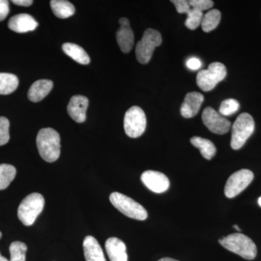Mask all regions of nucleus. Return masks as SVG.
Instances as JSON below:
<instances>
[{"instance_id":"1","label":"nucleus","mask_w":261,"mask_h":261,"mask_svg":"<svg viewBox=\"0 0 261 261\" xmlns=\"http://www.w3.org/2000/svg\"><path fill=\"white\" fill-rule=\"evenodd\" d=\"M39 153L43 160L53 163L59 159L61 154V137L57 130L51 128H42L37 137Z\"/></svg>"},{"instance_id":"2","label":"nucleus","mask_w":261,"mask_h":261,"mask_svg":"<svg viewBox=\"0 0 261 261\" xmlns=\"http://www.w3.org/2000/svg\"><path fill=\"white\" fill-rule=\"evenodd\" d=\"M219 243L226 250L246 260H253L257 255V247L251 239L240 233H232L219 240Z\"/></svg>"},{"instance_id":"3","label":"nucleus","mask_w":261,"mask_h":261,"mask_svg":"<svg viewBox=\"0 0 261 261\" xmlns=\"http://www.w3.org/2000/svg\"><path fill=\"white\" fill-rule=\"evenodd\" d=\"M44 197L39 193L27 195L20 202L18 209V219L25 226H32L44 209Z\"/></svg>"},{"instance_id":"4","label":"nucleus","mask_w":261,"mask_h":261,"mask_svg":"<svg viewBox=\"0 0 261 261\" xmlns=\"http://www.w3.org/2000/svg\"><path fill=\"white\" fill-rule=\"evenodd\" d=\"M255 130V121L251 115L243 113L234 121L231 130V148L238 150L243 147Z\"/></svg>"},{"instance_id":"5","label":"nucleus","mask_w":261,"mask_h":261,"mask_svg":"<svg viewBox=\"0 0 261 261\" xmlns=\"http://www.w3.org/2000/svg\"><path fill=\"white\" fill-rule=\"evenodd\" d=\"M110 201L120 212L130 219L144 221L148 216L143 206L128 196L119 192H113L110 195Z\"/></svg>"},{"instance_id":"6","label":"nucleus","mask_w":261,"mask_h":261,"mask_svg":"<svg viewBox=\"0 0 261 261\" xmlns=\"http://www.w3.org/2000/svg\"><path fill=\"white\" fill-rule=\"evenodd\" d=\"M161 43L162 37L159 32L154 29H147L136 47L137 61L142 64L148 63L152 58L154 49L161 45Z\"/></svg>"},{"instance_id":"7","label":"nucleus","mask_w":261,"mask_h":261,"mask_svg":"<svg viewBox=\"0 0 261 261\" xmlns=\"http://www.w3.org/2000/svg\"><path fill=\"white\" fill-rule=\"evenodd\" d=\"M227 71L223 63L215 62L209 65L206 70H200L197 75V84L202 90L209 92L219 82L226 78Z\"/></svg>"},{"instance_id":"8","label":"nucleus","mask_w":261,"mask_h":261,"mask_svg":"<svg viewBox=\"0 0 261 261\" xmlns=\"http://www.w3.org/2000/svg\"><path fill=\"white\" fill-rule=\"evenodd\" d=\"M123 126L126 135L130 138H137L143 135L147 126V118L143 110L138 106L130 108L125 114Z\"/></svg>"},{"instance_id":"9","label":"nucleus","mask_w":261,"mask_h":261,"mask_svg":"<svg viewBox=\"0 0 261 261\" xmlns=\"http://www.w3.org/2000/svg\"><path fill=\"white\" fill-rule=\"evenodd\" d=\"M253 178V173L250 170L242 169L233 173L225 185V195L228 198H233L240 195L250 185Z\"/></svg>"},{"instance_id":"10","label":"nucleus","mask_w":261,"mask_h":261,"mask_svg":"<svg viewBox=\"0 0 261 261\" xmlns=\"http://www.w3.org/2000/svg\"><path fill=\"white\" fill-rule=\"evenodd\" d=\"M202 119L205 126L216 135H224L231 128V122L211 107L206 108L204 110Z\"/></svg>"},{"instance_id":"11","label":"nucleus","mask_w":261,"mask_h":261,"mask_svg":"<svg viewBox=\"0 0 261 261\" xmlns=\"http://www.w3.org/2000/svg\"><path fill=\"white\" fill-rule=\"evenodd\" d=\"M141 180L150 191L154 193H163L167 191L170 187L167 176L159 171H146L141 176Z\"/></svg>"},{"instance_id":"12","label":"nucleus","mask_w":261,"mask_h":261,"mask_svg":"<svg viewBox=\"0 0 261 261\" xmlns=\"http://www.w3.org/2000/svg\"><path fill=\"white\" fill-rule=\"evenodd\" d=\"M88 106V98L82 95H75L70 99L67 109L68 114L73 121L77 123H84L87 118Z\"/></svg>"},{"instance_id":"13","label":"nucleus","mask_w":261,"mask_h":261,"mask_svg":"<svg viewBox=\"0 0 261 261\" xmlns=\"http://www.w3.org/2000/svg\"><path fill=\"white\" fill-rule=\"evenodd\" d=\"M203 101V95L200 92H192L187 94L181 105V116L185 118L195 116L200 111Z\"/></svg>"},{"instance_id":"14","label":"nucleus","mask_w":261,"mask_h":261,"mask_svg":"<svg viewBox=\"0 0 261 261\" xmlns=\"http://www.w3.org/2000/svg\"><path fill=\"white\" fill-rule=\"evenodd\" d=\"M38 25L37 20L27 13L15 15L8 22L10 30L17 33L32 32L37 28Z\"/></svg>"},{"instance_id":"15","label":"nucleus","mask_w":261,"mask_h":261,"mask_svg":"<svg viewBox=\"0 0 261 261\" xmlns=\"http://www.w3.org/2000/svg\"><path fill=\"white\" fill-rule=\"evenodd\" d=\"M106 250L110 260L128 261L126 245L119 239H108L106 243Z\"/></svg>"},{"instance_id":"16","label":"nucleus","mask_w":261,"mask_h":261,"mask_svg":"<svg viewBox=\"0 0 261 261\" xmlns=\"http://www.w3.org/2000/svg\"><path fill=\"white\" fill-rule=\"evenodd\" d=\"M86 261H106L100 245L92 236H87L83 242Z\"/></svg>"},{"instance_id":"17","label":"nucleus","mask_w":261,"mask_h":261,"mask_svg":"<svg viewBox=\"0 0 261 261\" xmlns=\"http://www.w3.org/2000/svg\"><path fill=\"white\" fill-rule=\"evenodd\" d=\"M53 88V82L50 80H38L31 86L28 92V97L32 102L42 101Z\"/></svg>"},{"instance_id":"18","label":"nucleus","mask_w":261,"mask_h":261,"mask_svg":"<svg viewBox=\"0 0 261 261\" xmlns=\"http://www.w3.org/2000/svg\"><path fill=\"white\" fill-rule=\"evenodd\" d=\"M116 39L121 50L124 53H129L132 50L135 42V36L130 24L121 25L117 31Z\"/></svg>"},{"instance_id":"19","label":"nucleus","mask_w":261,"mask_h":261,"mask_svg":"<svg viewBox=\"0 0 261 261\" xmlns=\"http://www.w3.org/2000/svg\"><path fill=\"white\" fill-rule=\"evenodd\" d=\"M63 50L67 56L70 57L73 61L82 65H88L90 58L83 48L73 43H65Z\"/></svg>"},{"instance_id":"20","label":"nucleus","mask_w":261,"mask_h":261,"mask_svg":"<svg viewBox=\"0 0 261 261\" xmlns=\"http://www.w3.org/2000/svg\"><path fill=\"white\" fill-rule=\"evenodd\" d=\"M190 142L192 145L199 149L204 159L211 160L216 154V146L211 141L200 137H193Z\"/></svg>"},{"instance_id":"21","label":"nucleus","mask_w":261,"mask_h":261,"mask_svg":"<svg viewBox=\"0 0 261 261\" xmlns=\"http://www.w3.org/2000/svg\"><path fill=\"white\" fill-rule=\"evenodd\" d=\"M50 6L53 13L58 18L65 19L69 18L75 13V7L65 0H53Z\"/></svg>"},{"instance_id":"22","label":"nucleus","mask_w":261,"mask_h":261,"mask_svg":"<svg viewBox=\"0 0 261 261\" xmlns=\"http://www.w3.org/2000/svg\"><path fill=\"white\" fill-rule=\"evenodd\" d=\"M18 79L12 73H0V94L13 93L18 87Z\"/></svg>"},{"instance_id":"23","label":"nucleus","mask_w":261,"mask_h":261,"mask_svg":"<svg viewBox=\"0 0 261 261\" xmlns=\"http://www.w3.org/2000/svg\"><path fill=\"white\" fill-rule=\"evenodd\" d=\"M221 14L219 10L214 9L209 10L203 15L201 27L203 32L208 33L217 28L221 21Z\"/></svg>"},{"instance_id":"24","label":"nucleus","mask_w":261,"mask_h":261,"mask_svg":"<svg viewBox=\"0 0 261 261\" xmlns=\"http://www.w3.org/2000/svg\"><path fill=\"white\" fill-rule=\"evenodd\" d=\"M16 175L14 166L9 164H0V190H5L13 181Z\"/></svg>"},{"instance_id":"25","label":"nucleus","mask_w":261,"mask_h":261,"mask_svg":"<svg viewBox=\"0 0 261 261\" xmlns=\"http://www.w3.org/2000/svg\"><path fill=\"white\" fill-rule=\"evenodd\" d=\"M27 245L21 242H13L10 246V261H25Z\"/></svg>"},{"instance_id":"26","label":"nucleus","mask_w":261,"mask_h":261,"mask_svg":"<svg viewBox=\"0 0 261 261\" xmlns=\"http://www.w3.org/2000/svg\"><path fill=\"white\" fill-rule=\"evenodd\" d=\"M202 18H203V13L200 10L191 8V10L187 13V18L185 21V25L187 28L190 30H195L198 28L202 23Z\"/></svg>"},{"instance_id":"27","label":"nucleus","mask_w":261,"mask_h":261,"mask_svg":"<svg viewBox=\"0 0 261 261\" xmlns=\"http://www.w3.org/2000/svg\"><path fill=\"white\" fill-rule=\"evenodd\" d=\"M240 109V103L234 99H227L223 101L219 108V113L223 116L234 114Z\"/></svg>"},{"instance_id":"28","label":"nucleus","mask_w":261,"mask_h":261,"mask_svg":"<svg viewBox=\"0 0 261 261\" xmlns=\"http://www.w3.org/2000/svg\"><path fill=\"white\" fill-rule=\"evenodd\" d=\"M10 122L5 117H0V146L6 145L10 140Z\"/></svg>"},{"instance_id":"29","label":"nucleus","mask_w":261,"mask_h":261,"mask_svg":"<svg viewBox=\"0 0 261 261\" xmlns=\"http://www.w3.org/2000/svg\"><path fill=\"white\" fill-rule=\"evenodd\" d=\"M189 3L192 8L200 10L201 12L211 9L214 7V2L211 0H191L189 1Z\"/></svg>"},{"instance_id":"30","label":"nucleus","mask_w":261,"mask_h":261,"mask_svg":"<svg viewBox=\"0 0 261 261\" xmlns=\"http://www.w3.org/2000/svg\"><path fill=\"white\" fill-rule=\"evenodd\" d=\"M171 3L176 7L178 13L181 14H187L192 8L189 1L186 0H172Z\"/></svg>"},{"instance_id":"31","label":"nucleus","mask_w":261,"mask_h":261,"mask_svg":"<svg viewBox=\"0 0 261 261\" xmlns=\"http://www.w3.org/2000/svg\"><path fill=\"white\" fill-rule=\"evenodd\" d=\"M9 13V2L7 0H0V21L4 20Z\"/></svg>"},{"instance_id":"32","label":"nucleus","mask_w":261,"mask_h":261,"mask_svg":"<svg viewBox=\"0 0 261 261\" xmlns=\"http://www.w3.org/2000/svg\"><path fill=\"white\" fill-rule=\"evenodd\" d=\"M202 63L198 58H191L187 61V68L190 69L196 70L200 68Z\"/></svg>"},{"instance_id":"33","label":"nucleus","mask_w":261,"mask_h":261,"mask_svg":"<svg viewBox=\"0 0 261 261\" xmlns=\"http://www.w3.org/2000/svg\"><path fill=\"white\" fill-rule=\"evenodd\" d=\"M12 3L19 6L29 7L32 5V0H13Z\"/></svg>"},{"instance_id":"34","label":"nucleus","mask_w":261,"mask_h":261,"mask_svg":"<svg viewBox=\"0 0 261 261\" xmlns=\"http://www.w3.org/2000/svg\"><path fill=\"white\" fill-rule=\"evenodd\" d=\"M159 261H178L175 260V259L170 258V257H163V258L160 259Z\"/></svg>"},{"instance_id":"35","label":"nucleus","mask_w":261,"mask_h":261,"mask_svg":"<svg viewBox=\"0 0 261 261\" xmlns=\"http://www.w3.org/2000/svg\"><path fill=\"white\" fill-rule=\"evenodd\" d=\"M0 261H10L6 258V257L2 256L1 253H0Z\"/></svg>"},{"instance_id":"36","label":"nucleus","mask_w":261,"mask_h":261,"mask_svg":"<svg viewBox=\"0 0 261 261\" xmlns=\"http://www.w3.org/2000/svg\"><path fill=\"white\" fill-rule=\"evenodd\" d=\"M233 228H236V229L238 230V231H241V230H240V227H239L238 226H237V225H234V226H233Z\"/></svg>"},{"instance_id":"37","label":"nucleus","mask_w":261,"mask_h":261,"mask_svg":"<svg viewBox=\"0 0 261 261\" xmlns=\"http://www.w3.org/2000/svg\"><path fill=\"white\" fill-rule=\"evenodd\" d=\"M258 204H259V205H260V207H261V197H259V199H258Z\"/></svg>"},{"instance_id":"38","label":"nucleus","mask_w":261,"mask_h":261,"mask_svg":"<svg viewBox=\"0 0 261 261\" xmlns=\"http://www.w3.org/2000/svg\"><path fill=\"white\" fill-rule=\"evenodd\" d=\"M2 238V233H1V231H0V239H1Z\"/></svg>"}]
</instances>
